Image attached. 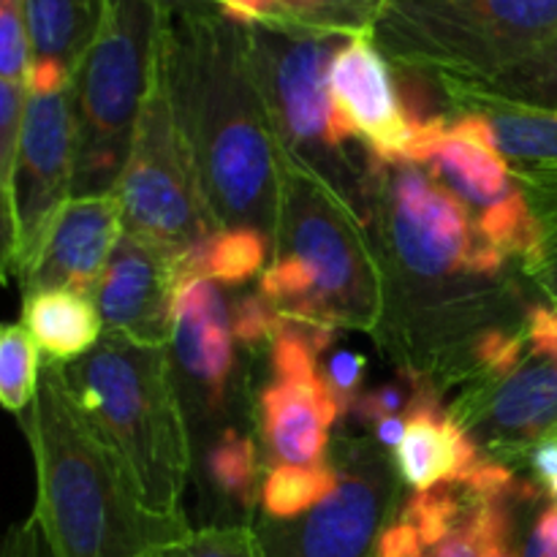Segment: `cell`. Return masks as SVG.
I'll return each mask as SVG.
<instances>
[{
    "label": "cell",
    "instance_id": "17",
    "mask_svg": "<svg viewBox=\"0 0 557 557\" xmlns=\"http://www.w3.org/2000/svg\"><path fill=\"white\" fill-rule=\"evenodd\" d=\"M232 315L223 294L207 277H188L172 305L174 362L190 400L205 413L221 411L234 373Z\"/></svg>",
    "mask_w": 557,
    "mask_h": 557
},
{
    "label": "cell",
    "instance_id": "8",
    "mask_svg": "<svg viewBox=\"0 0 557 557\" xmlns=\"http://www.w3.org/2000/svg\"><path fill=\"white\" fill-rule=\"evenodd\" d=\"M373 38L397 65L484 79L555 41L557 0H386Z\"/></svg>",
    "mask_w": 557,
    "mask_h": 557
},
{
    "label": "cell",
    "instance_id": "28",
    "mask_svg": "<svg viewBox=\"0 0 557 557\" xmlns=\"http://www.w3.org/2000/svg\"><path fill=\"white\" fill-rule=\"evenodd\" d=\"M38 343L25 324H9L0 335V403L22 413L38 395Z\"/></svg>",
    "mask_w": 557,
    "mask_h": 557
},
{
    "label": "cell",
    "instance_id": "26",
    "mask_svg": "<svg viewBox=\"0 0 557 557\" xmlns=\"http://www.w3.org/2000/svg\"><path fill=\"white\" fill-rule=\"evenodd\" d=\"M337 466H272L261 484V509L267 520L292 522L313 511L337 490Z\"/></svg>",
    "mask_w": 557,
    "mask_h": 557
},
{
    "label": "cell",
    "instance_id": "29",
    "mask_svg": "<svg viewBox=\"0 0 557 557\" xmlns=\"http://www.w3.org/2000/svg\"><path fill=\"white\" fill-rule=\"evenodd\" d=\"M515 504H520V500L473 498L466 520L435 547L433 557H482L487 542H493V539H511V531H515Z\"/></svg>",
    "mask_w": 557,
    "mask_h": 557
},
{
    "label": "cell",
    "instance_id": "13",
    "mask_svg": "<svg viewBox=\"0 0 557 557\" xmlns=\"http://www.w3.org/2000/svg\"><path fill=\"white\" fill-rule=\"evenodd\" d=\"M177 286V261L156 245L123 232L92 297L109 332L145 346H169Z\"/></svg>",
    "mask_w": 557,
    "mask_h": 557
},
{
    "label": "cell",
    "instance_id": "31",
    "mask_svg": "<svg viewBox=\"0 0 557 557\" xmlns=\"http://www.w3.org/2000/svg\"><path fill=\"white\" fill-rule=\"evenodd\" d=\"M30 63L33 49L22 0H0V76L5 82L27 85Z\"/></svg>",
    "mask_w": 557,
    "mask_h": 557
},
{
    "label": "cell",
    "instance_id": "24",
    "mask_svg": "<svg viewBox=\"0 0 557 557\" xmlns=\"http://www.w3.org/2000/svg\"><path fill=\"white\" fill-rule=\"evenodd\" d=\"M267 245H270V237L253 226L221 228L205 248L180 261V283L188 277H207L226 286L253 281L264 272Z\"/></svg>",
    "mask_w": 557,
    "mask_h": 557
},
{
    "label": "cell",
    "instance_id": "4",
    "mask_svg": "<svg viewBox=\"0 0 557 557\" xmlns=\"http://www.w3.org/2000/svg\"><path fill=\"white\" fill-rule=\"evenodd\" d=\"M281 152L275 261L259 292L283 315L373 330L384 319V272L364 237L368 223L313 169Z\"/></svg>",
    "mask_w": 557,
    "mask_h": 557
},
{
    "label": "cell",
    "instance_id": "16",
    "mask_svg": "<svg viewBox=\"0 0 557 557\" xmlns=\"http://www.w3.org/2000/svg\"><path fill=\"white\" fill-rule=\"evenodd\" d=\"M332 98L357 136H364L375 161L406 163L411 123L403 112L400 92L373 30H359L343 41L330 71Z\"/></svg>",
    "mask_w": 557,
    "mask_h": 557
},
{
    "label": "cell",
    "instance_id": "6",
    "mask_svg": "<svg viewBox=\"0 0 557 557\" xmlns=\"http://www.w3.org/2000/svg\"><path fill=\"white\" fill-rule=\"evenodd\" d=\"M248 36L277 147L313 169L370 223V172H359L346 158L357 131L337 109L330 85L332 60L351 33L261 22L248 27Z\"/></svg>",
    "mask_w": 557,
    "mask_h": 557
},
{
    "label": "cell",
    "instance_id": "33",
    "mask_svg": "<svg viewBox=\"0 0 557 557\" xmlns=\"http://www.w3.org/2000/svg\"><path fill=\"white\" fill-rule=\"evenodd\" d=\"M364 368H368V359L359 351H335L326 359L321 375H324L326 386L335 395L341 413H351L354 406H357V392L364 381Z\"/></svg>",
    "mask_w": 557,
    "mask_h": 557
},
{
    "label": "cell",
    "instance_id": "23",
    "mask_svg": "<svg viewBox=\"0 0 557 557\" xmlns=\"http://www.w3.org/2000/svg\"><path fill=\"white\" fill-rule=\"evenodd\" d=\"M468 107H476L490 120L498 150L520 161L557 163V109L522 107V103L466 98Z\"/></svg>",
    "mask_w": 557,
    "mask_h": 557
},
{
    "label": "cell",
    "instance_id": "1",
    "mask_svg": "<svg viewBox=\"0 0 557 557\" xmlns=\"http://www.w3.org/2000/svg\"><path fill=\"white\" fill-rule=\"evenodd\" d=\"M161 74L223 228L253 226L275 243L281 152L250 54L248 25L196 0H163Z\"/></svg>",
    "mask_w": 557,
    "mask_h": 557
},
{
    "label": "cell",
    "instance_id": "3",
    "mask_svg": "<svg viewBox=\"0 0 557 557\" xmlns=\"http://www.w3.org/2000/svg\"><path fill=\"white\" fill-rule=\"evenodd\" d=\"M63 375L96 433L123 462L141 506L161 520H183L190 435L169 348L107 332L85 357L65 364Z\"/></svg>",
    "mask_w": 557,
    "mask_h": 557
},
{
    "label": "cell",
    "instance_id": "30",
    "mask_svg": "<svg viewBox=\"0 0 557 557\" xmlns=\"http://www.w3.org/2000/svg\"><path fill=\"white\" fill-rule=\"evenodd\" d=\"M141 557H264V547L250 525H212L158 544Z\"/></svg>",
    "mask_w": 557,
    "mask_h": 557
},
{
    "label": "cell",
    "instance_id": "27",
    "mask_svg": "<svg viewBox=\"0 0 557 557\" xmlns=\"http://www.w3.org/2000/svg\"><path fill=\"white\" fill-rule=\"evenodd\" d=\"M207 476L212 487L234 509L250 511L256 504L259 487V449L253 438L226 428L210 446L207 455Z\"/></svg>",
    "mask_w": 557,
    "mask_h": 557
},
{
    "label": "cell",
    "instance_id": "32",
    "mask_svg": "<svg viewBox=\"0 0 557 557\" xmlns=\"http://www.w3.org/2000/svg\"><path fill=\"white\" fill-rule=\"evenodd\" d=\"M232 332L245 348H259L267 341H275V332L281 326L283 313L264 297V294H245L234 299L232 310Z\"/></svg>",
    "mask_w": 557,
    "mask_h": 557
},
{
    "label": "cell",
    "instance_id": "19",
    "mask_svg": "<svg viewBox=\"0 0 557 557\" xmlns=\"http://www.w3.org/2000/svg\"><path fill=\"white\" fill-rule=\"evenodd\" d=\"M433 169L446 177L462 201L482 205L484 210L515 188L504 152L498 150L490 120L482 112H466L449 125V134L433 158Z\"/></svg>",
    "mask_w": 557,
    "mask_h": 557
},
{
    "label": "cell",
    "instance_id": "40",
    "mask_svg": "<svg viewBox=\"0 0 557 557\" xmlns=\"http://www.w3.org/2000/svg\"><path fill=\"white\" fill-rule=\"evenodd\" d=\"M210 3H215V0H210Z\"/></svg>",
    "mask_w": 557,
    "mask_h": 557
},
{
    "label": "cell",
    "instance_id": "36",
    "mask_svg": "<svg viewBox=\"0 0 557 557\" xmlns=\"http://www.w3.org/2000/svg\"><path fill=\"white\" fill-rule=\"evenodd\" d=\"M406 419H381V422L373 424V433H375V441H379V446H384V449H397V446L403 444V438H406Z\"/></svg>",
    "mask_w": 557,
    "mask_h": 557
},
{
    "label": "cell",
    "instance_id": "15",
    "mask_svg": "<svg viewBox=\"0 0 557 557\" xmlns=\"http://www.w3.org/2000/svg\"><path fill=\"white\" fill-rule=\"evenodd\" d=\"M123 232V205L117 194L71 196L60 207L36 264L22 281L25 297L49 288H65L82 297L96 294Z\"/></svg>",
    "mask_w": 557,
    "mask_h": 557
},
{
    "label": "cell",
    "instance_id": "35",
    "mask_svg": "<svg viewBox=\"0 0 557 557\" xmlns=\"http://www.w3.org/2000/svg\"><path fill=\"white\" fill-rule=\"evenodd\" d=\"M531 468L533 473H536L544 493H547L557 506V433L547 435V438L539 441L536 446H531Z\"/></svg>",
    "mask_w": 557,
    "mask_h": 557
},
{
    "label": "cell",
    "instance_id": "20",
    "mask_svg": "<svg viewBox=\"0 0 557 557\" xmlns=\"http://www.w3.org/2000/svg\"><path fill=\"white\" fill-rule=\"evenodd\" d=\"M107 0H22L33 60L58 63L76 76L103 20Z\"/></svg>",
    "mask_w": 557,
    "mask_h": 557
},
{
    "label": "cell",
    "instance_id": "14",
    "mask_svg": "<svg viewBox=\"0 0 557 557\" xmlns=\"http://www.w3.org/2000/svg\"><path fill=\"white\" fill-rule=\"evenodd\" d=\"M528 343V337H525ZM462 424L479 428L493 449H531L557 433V354L528 343L515 370L487 381L457 413Z\"/></svg>",
    "mask_w": 557,
    "mask_h": 557
},
{
    "label": "cell",
    "instance_id": "10",
    "mask_svg": "<svg viewBox=\"0 0 557 557\" xmlns=\"http://www.w3.org/2000/svg\"><path fill=\"white\" fill-rule=\"evenodd\" d=\"M76 161L74 96L27 92L14 188L3 205V261L25 281L60 207L71 199Z\"/></svg>",
    "mask_w": 557,
    "mask_h": 557
},
{
    "label": "cell",
    "instance_id": "22",
    "mask_svg": "<svg viewBox=\"0 0 557 557\" xmlns=\"http://www.w3.org/2000/svg\"><path fill=\"white\" fill-rule=\"evenodd\" d=\"M386 0H215L223 16L239 25L292 22L321 30H373Z\"/></svg>",
    "mask_w": 557,
    "mask_h": 557
},
{
    "label": "cell",
    "instance_id": "21",
    "mask_svg": "<svg viewBox=\"0 0 557 557\" xmlns=\"http://www.w3.org/2000/svg\"><path fill=\"white\" fill-rule=\"evenodd\" d=\"M25 330L54 362H71L90 351L101 337V313L87 297L49 288L25 297Z\"/></svg>",
    "mask_w": 557,
    "mask_h": 557
},
{
    "label": "cell",
    "instance_id": "38",
    "mask_svg": "<svg viewBox=\"0 0 557 557\" xmlns=\"http://www.w3.org/2000/svg\"><path fill=\"white\" fill-rule=\"evenodd\" d=\"M522 557H557V553L547 542H544L542 536H539L536 531H531V536H528L525 542V549H522Z\"/></svg>",
    "mask_w": 557,
    "mask_h": 557
},
{
    "label": "cell",
    "instance_id": "9",
    "mask_svg": "<svg viewBox=\"0 0 557 557\" xmlns=\"http://www.w3.org/2000/svg\"><path fill=\"white\" fill-rule=\"evenodd\" d=\"M114 194L123 205L125 232L161 248L177 264L223 228L207 201L190 147L169 101L161 63Z\"/></svg>",
    "mask_w": 557,
    "mask_h": 557
},
{
    "label": "cell",
    "instance_id": "18",
    "mask_svg": "<svg viewBox=\"0 0 557 557\" xmlns=\"http://www.w3.org/2000/svg\"><path fill=\"white\" fill-rule=\"evenodd\" d=\"M482 462L479 444L457 417L438 408L417 413L408 422L406 438L397 446L395 466L403 482L417 493L462 484Z\"/></svg>",
    "mask_w": 557,
    "mask_h": 557
},
{
    "label": "cell",
    "instance_id": "7",
    "mask_svg": "<svg viewBox=\"0 0 557 557\" xmlns=\"http://www.w3.org/2000/svg\"><path fill=\"white\" fill-rule=\"evenodd\" d=\"M163 0H107L71 85L76 161L71 196L114 194L161 54Z\"/></svg>",
    "mask_w": 557,
    "mask_h": 557
},
{
    "label": "cell",
    "instance_id": "25",
    "mask_svg": "<svg viewBox=\"0 0 557 557\" xmlns=\"http://www.w3.org/2000/svg\"><path fill=\"white\" fill-rule=\"evenodd\" d=\"M476 228L490 245L504 250L506 256L522 259L531 272H542L547 267V232L520 185L487 207L476 218Z\"/></svg>",
    "mask_w": 557,
    "mask_h": 557
},
{
    "label": "cell",
    "instance_id": "12",
    "mask_svg": "<svg viewBox=\"0 0 557 557\" xmlns=\"http://www.w3.org/2000/svg\"><path fill=\"white\" fill-rule=\"evenodd\" d=\"M332 326L283 315L272 341V379L259 395L261 438L275 466H324L330 428L341 417L335 395L319 373V354Z\"/></svg>",
    "mask_w": 557,
    "mask_h": 557
},
{
    "label": "cell",
    "instance_id": "5",
    "mask_svg": "<svg viewBox=\"0 0 557 557\" xmlns=\"http://www.w3.org/2000/svg\"><path fill=\"white\" fill-rule=\"evenodd\" d=\"M370 205L379 207L392 272L411 297L424 294L430 321L462 324L487 297L479 283L500 277L509 256L490 245L471 221L466 201L417 163H386L370 156Z\"/></svg>",
    "mask_w": 557,
    "mask_h": 557
},
{
    "label": "cell",
    "instance_id": "37",
    "mask_svg": "<svg viewBox=\"0 0 557 557\" xmlns=\"http://www.w3.org/2000/svg\"><path fill=\"white\" fill-rule=\"evenodd\" d=\"M533 531H536L539 536H542L544 542H547L549 547L557 553V506H549L547 511H542V517H539V522Z\"/></svg>",
    "mask_w": 557,
    "mask_h": 557
},
{
    "label": "cell",
    "instance_id": "34",
    "mask_svg": "<svg viewBox=\"0 0 557 557\" xmlns=\"http://www.w3.org/2000/svg\"><path fill=\"white\" fill-rule=\"evenodd\" d=\"M3 557H54L52 542H49L47 536V528H44L36 509H33V515L27 517L22 525H16L14 531L5 536Z\"/></svg>",
    "mask_w": 557,
    "mask_h": 557
},
{
    "label": "cell",
    "instance_id": "2",
    "mask_svg": "<svg viewBox=\"0 0 557 557\" xmlns=\"http://www.w3.org/2000/svg\"><path fill=\"white\" fill-rule=\"evenodd\" d=\"M27 438L38 471L36 511L54 557H141L190 531L183 520H161L141 506L58 362L44 364Z\"/></svg>",
    "mask_w": 557,
    "mask_h": 557
},
{
    "label": "cell",
    "instance_id": "39",
    "mask_svg": "<svg viewBox=\"0 0 557 557\" xmlns=\"http://www.w3.org/2000/svg\"><path fill=\"white\" fill-rule=\"evenodd\" d=\"M482 557H520V555H517L515 547H511V539H493V542H487V547H484Z\"/></svg>",
    "mask_w": 557,
    "mask_h": 557
},
{
    "label": "cell",
    "instance_id": "11",
    "mask_svg": "<svg viewBox=\"0 0 557 557\" xmlns=\"http://www.w3.org/2000/svg\"><path fill=\"white\" fill-rule=\"evenodd\" d=\"M337 473V490L313 511L292 522L267 520L259 528L264 557H375L395 506L392 466L375 444L346 441Z\"/></svg>",
    "mask_w": 557,
    "mask_h": 557
}]
</instances>
